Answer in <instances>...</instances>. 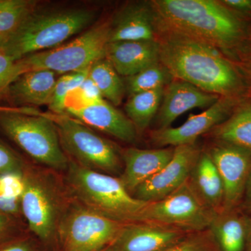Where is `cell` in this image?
Here are the masks:
<instances>
[{"label":"cell","instance_id":"cell-1","mask_svg":"<svg viewBox=\"0 0 251 251\" xmlns=\"http://www.w3.org/2000/svg\"><path fill=\"white\" fill-rule=\"evenodd\" d=\"M156 39L160 62L174 79L221 97L244 100L251 93L242 67L220 50L169 31H156Z\"/></svg>","mask_w":251,"mask_h":251},{"label":"cell","instance_id":"cell-2","mask_svg":"<svg viewBox=\"0 0 251 251\" xmlns=\"http://www.w3.org/2000/svg\"><path fill=\"white\" fill-rule=\"evenodd\" d=\"M156 31H169L201 41L234 61L251 35V26L217 0L150 1Z\"/></svg>","mask_w":251,"mask_h":251},{"label":"cell","instance_id":"cell-3","mask_svg":"<svg viewBox=\"0 0 251 251\" xmlns=\"http://www.w3.org/2000/svg\"><path fill=\"white\" fill-rule=\"evenodd\" d=\"M94 10L72 9L33 11L9 36L2 50L15 61L54 49L86 29L95 19Z\"/></svg>","mask_w":251,"mask_h":251},{"label":"cell","instance_id":"cell-4","mask_svg":"<svg viewBox=\"0 0 251 251\" xmlns=\"http://www.w3.org/2000/svg\"><path fill=\"white\" fill-rule=\"evenodd\" d=\"M67 171L68 186L78 202L114 221L136 222L148 203L133 197L120 178L92 171L74 161H69Z\"/></svg>","mask_w":251,"mask_h":251},{"label":"cell","instance_id":"cell-5","mask_svg":"<svg viewBox=\"0 0 251 251\" xmlns=\"http://www.w3.org/2000/svg\"><path fill=\"white\" fill-rule=\"evenodd\" d=\"M109 38L110 23H103L71 42L26 56L16 61L17 78L31 71L49 70L62 75L90 68L105 57Z\"/></svg>","mask_w":251,"mask_h":251},{"label":"cell","instance_id":"cell-6","mask_svg":"<svg viewBox=\"0 0 251 251\" xmlns=\"http://www.w3.org/2000/svg\"><path fill=\"white\" fill-rule=\"evenodd\" d=\"M0 128L34 161L55 171H67L70 161L49 115L0 112Z\"/></svg>","mask_w":251,"mask_h":251},{"label":"cell","instance_id":"cell-7","mask_svg":"<svg viewBox=\"0 0 251 251\" xmlns=\"http://www.w3.org/2000/svg\"><path fill=\"white\" fill-rule=\"evenodd\" d=\"M58 131L63 150L80 166L92 171L117 174L122 169L118 151L110 142L67 115H49Z\"/></svg>","mask_w":251,"mask_h":251},{"label":"cell","instance_id":"cell-8","mask_svg":"<svg viewBox=\"0 0 251 251\" xmlns=\"http://www.w3.org/2000/svg\"><path fill=\"white\" fill-rule=\"evenodd\" d=\"M21 210L28 227L41 242L50 244L57 239L61 217L60 201L49 176L29 167L22 176Z\"/></svg>","mask_w":251,"mask_h":251},{"label":"cell","instance_id":"cell-9","mask_svg":"<svg viewBox=\"0 0 251 251\" xmlns=\"http://www.w3.org/2000/svg\"><path fill=\"white\" fill-rule=\"evenodd\" d=\"M123 225L79 203L62 214L57 239L62 251H100L111 245Z\"/></svg>","mask_w":251,"mask_h":251},{"label":"cell","instance_id":"cell-10","mask_svg":"<svg viewBox=\"0 0 251 251\" xmlns=\"http://www.w3.org/2000/svg\"><path fill=\"white\" fill-rule=\"evenodd\" d=\"M216 215L201 202L186 181L163 199L148 202L136 222L156 223L194 232L209 229Z\"/></svg>","mask_w":251,"mask_h":251},{"label":"cell","instance_id":"cell-11","mask_svg":"<svg viewBox=\"0 0 251 251\" xmlns=\"http://www.w3.org/2000/svg\"><path fill=\"white\" fill-rule=\"evenodd\" d=\"M206 151L224 184V211L240 207L251 171V152L232 144L214 140Z\"/></svg>","mask_w":251,"mask_h":251},{"label":"cell","instance_id":"cell-12","mask_svg":"<svg viewBox=\"0 0 251 251\" xmlns=\"http://www.w3.org/2000/svg\"><path fill=\"white\" fill-rule=\"evenodd\" d=\"M201 151L196 143L175 147L171 161L135 188L132 196L143 202H153L175 192L187 181Z\"/></svg>","mask_w":251,"mask_h":251},{"label":"cell","instance_id":"cell-13","mask_svg":"<svg viewBox=\"0 0 251 251\" xmlns=\"http://www.w3.org/2000/svg\"><path fill=\"white\" fill-rule=\"evenodd\" d=\"M244 100L220 97L199 115H190L188 120L176 128L168 127L151 131L150 138L158 147H175L196 143L200 136L206 135L216 126L226 121Z\"/></svg>","mask_w":251,"mask_h":251},{"label":"cell","instance_id":"cell-14","mask_svg":"<svg viewBox=\"0 0 251 251\" xmlns=\"http://www.w3.org/2000/svg\"><path fill=\"white\" fill-rule=\"evenodd\" d=\"M191 232L152 222L124 224L110 247L115 251H161Z\"/></svg>","mask_w":251,"mask_h":251},{"label":"cell","instance_id":"cell-15","mask_svg":"<svg viewBox=\"0 0 251 251\" xmlns=\"http://www.w3.org/2000/svg\"><path fill=\"white\" fill-rule=\"evenodd\" d=\"M220 97L185 81L173 79L163 90L161 105L156 115L157 129L171 127L178 117L188 110L209 108Z\"/></svg>","mask_w":251,"mask_h":251},{"label":"cell","instance_id":"cell-16","mask_svg":"<svg viewBox=\"0 0 251 251\" xmlns=\"http://www.w3.org/2000/svg\"><path fill=\"white\" fill-rule=\"evenodd\" d=\"M105 58L119 75L131 76L160 62L159 43L157 39L110 42Z\"/></svg>","mask_w":251,"mask_h":251},{"label":"cell","instance_id":"cell-17","mask_svg":"<svg viewBox=\"0 0 251 251\" xmlns=\"http://www.w3.org/2000/svg\"><path fill=\"white\" fill-rule=\"evenodd\" d=\"M156 39L155 17L150 1L126 5L110 23L109 43Z\"/></svg>","mask_w":251,"mask_h":251},{"label":"cell","instance_id":"cell-18","mask_svg":"<svg viewBox=\"0 0 251 251\" xmlns=\"http://www.w3.org/2000/svg\"><path fill=\"white\" fill-rule=\"evenodd\" d=\"M175 148L154 150L127 148L121 156L125 169L120 177L126 189L132 194L139 185L161 171L171 161Z\"/></svg>","mask_w":251,"mask_h":251},{"label":"cell","instance_id":"cell-19","mask_svg":"<svg viewBox=\"0 0 251 251\" xmlns=\"http://www.w3.org/2000/svg\"><path fill=\"white\" fill-rule=\"evenodd\" d=\"M67 113L82 124L126 143H133L137 139L138 130L126 115L105 100L86 108L67 110Z\"/></svg>","mask_w":251,"mask_h":251},{"label":"cell","instance_id":"cell-20","mask_svg":"<svg viewBox=\"0 0 251 251\" xmlns=\"http://www.w3.org/2000/svg\"><path fill=\"white\" fill-rule=\"evenodd\" d=\"M187 181L196 196L209 210L216 214L224 211V184L206 150H202Z\"/></svg>","mask_w":251,"mask_h":251},{"label":"cell","instance_id":"cell-21","mask_svg":"<svg viewBox=\"0 0 251 251\" xmlns=\"http://www.w3.org/2000/svg\"><path fill=\"white\" fill-rule=\"evenodd\" d=\"M49 70L28 72L9 86L11 97L16 101L30 105H49L57 78Z\"/></svg>","mask_w":251,"mask_h":251},{"label":"cell","instance_id":"cell-22","mask_svg":"<svg viewBox=\"0 0 251 251\" xmlns=\"http://www.w3.org/2000/svg\"><path fill=\"white\" fill-rule=\"evenodd\" d=\"M249 217L239 208L214 216L209 229L220 251H244Z\"/></svg>","mask_w":251,"mask_h":251},{"label":"cell","instance_id":"cell-23","mask_svg":"<svg viewBox=\"0 0 251 251\" xmlns=\"http://www.w3.org/2000/svg\"><path fill=\"white\" fill-rule=\"evenodd\" d=\"M208 134L214 141L232 144L251 152V102L239 104L226 121Z\"/></svg>","mask_w":251,"mask_h":251},{"label":"cell","instance_id":"cell-24","mask_svg":"<svg viewBox=\"0 0 251 251\" xmlns=\"http://www.w3.org/2000/svg\"><path fill=\"white\" fill-rule=\"evenodd\" d=\"M163 90L164 88H160L130 96L125 104V112L138 131L146 129L153 117H156Z\"/></svg>","mask_w":251,"mask_h":251},{"label":"cell","instance_id":"cell-25","mask_svg":"<svg viewBox=\"0 0 251 251\" xmlns=\"http://www.w3.org/2000/svg\"><path fill=\"white\" fill-rule=\"evenodd\" d=\"M89 77L103 98L114 105L121 104L126 94L125 82L108 59L104 57L94 63L90 68Z\"/></svg>","mask_w":251,"mask_h":251},{"label":"cell","instance_id":"cell-26","mask_svg":"<svg viewBox=\"0 0 251 251\" xmlns=\"http://www.w3.org/2000/svg\"><path fill=\"white\" fill-rule=\"evenodd\" d=\"M173 79L169 71L160 62L135 75L126 77L124 81L126 94L130 97L140 92L165 88Z\"/></svg>","mask_w":251,"mask_h":251},{"label":"cell","instance_id":"cell-27","mask_svg":"<svg viewBox=\"0 0 251 251\" xmlns=\"http://www.w3.org/2000/svg\"><path fill=\"white\" fill-rule=\"evenodd\" d=\"M36 4L30 0H0V34L10 36L17 30Z\"/></svg>","mask_w":251,"mask_h":251},{"label":"cell","instance_id":"cell-28","mask_svg":"<svg viewBox=\"0 0 251 251\" xmlns=\"http://www.w3.org/2000/svg\"><path fill=\"white\" fill-rule=\"evenodd\" d=\"M23 190L22 176L0 175V211L14 219L23 215L21 196Z\"/></svg>","mask_w":251,"mask_h":251},{"label":"cell","instance_id":"cell-29","mask_svg":"<svg viewBox=\"0 0 251 251\" xmlns=\"http://www.w3.org/2000/svg\"><path fill=\"white\" fill-rule=\"evenodd\" d=\"M103 100V97H102L98 87L88 77L80 87L72 91L68 95L67 111L69 110H77L91 106L100 103Z\"/></svg>","mask_w":251,"mask_h":251},{"label":"cell","instance_id":"cell-30","mask_svg":"<svg viewBox=\"0 0 251 251\" xmlns=\"http://www.w3.org/2000/svg\"><path fill=\"white\" fill-rule=\"evenodd\" d=\"M161 251H220L209 229L191 232L181 242Z\"/></svg>","mask_w":251,"mask_h":251},{"label":"cell","instance_id":"cell-31","mask_svg":"<svg viewBox=\"0 0 251 251\" xmlns=\"http://www.w3.org/2000/svg\"><path fill=\"white\" fill-rule=\"evenodd\" d=\"M27 168L22 158L0 140V175L23 176Z\"/></svg>","mask_w":251,"mask_h":251},{"label":"cell","instance_id":"cell-32","mask_svg":"<svg viewBox=\"0 0 251 251\" xmlns=\"http://www.w3.org/2000/svg\"><path fill=\"white\" fill-rule=\"evenodd\" d=\"M69 82V74L62 75L57 78L52 99L49 105V108L54 115H66L67 97L71 92Z\"/></svg>","mask_w":251,"mask_h":251},{"label":"cell","instance_id":"cell-33","mask_svg":"<svg viewBox=\"0 0 251 251\" xmlns=\"http://www.w3.org/2000/svg\"><path fill=\"white\" fill-rule=\"evenodd\" d=\"M16 62L2 50H0V92L9 88L17 79Z\"/></svg>","mask_w":251,"mask_h":251},{"label":"cell","instance_id":"cell-34","mask_svg":"<svg viewBox=\"0 0 251 251\" xmlns=\"http://www.w3.org/2000/svg\"><path fill=\"white\" fill-rule=\"evenodd\" d=\"M0 251H39V249L34 239L21 235L0 242Z\"/></svg>","mask_w":251,"mask_h":251},{"label":"cell","instance_id":"cell-35","mask_svg":"<svg viewBox=\"0 0 251 251\" xmlns=\"http://www.w3.org/2000/svg\"><path fill=\"white\" fill-rule=\"evenodd\" d=\"M21 235L16 219L0 211V242Z\"/></svg>","mask_w":251,"mask_h":251},{"label":"cell","instance_id":"cell-36","mask_svg":"<svg viewBox=\"0 0 251 251\" xmlns=\"http://www.w3.org/2000/svg\"><path fill=\"white\" fill-rule=\"evenodd\" d=\"M235 62L242 67L251 86V35L237 52Z\"/></svg>","mask_w":251,"mask_h":251},{"label":"cell","instance_id":"cell-37","mask_svg":"<svg viewBox=\"0 0 251 251\" xmlns=\"http://www.w3.org/2000/svg\"><path fill=\"white\" fill-rule=\"evenodd\" d=\"M221 2L245 19L251 18V0H222Z\"/></svg>","mask_w":251,"mask_h":251},{"label":"cell","instance_id":"cell-38","mask_svg":"<svg viewBox=\"0 0 251 251\" xmlns=\"http://www.w3.org/2000/svg\"><path fill=\"white\" fill-rule=\"evenodd\" d=\"M239 209L249 215L251 214V171Z\"/></svg>","mask_w":251,"mask_h":251},{"label":"cell","instance_id":"cell-39","mask_svg":"<svg viewBox=\"0 0 251 251\" xmlns=\"http://www.w3.org/2000/svg\"><path fill=\"white\" fill-rule=\"evenodd\" d=\"M0 112H18L26 115H40V112L31 107H7L0 105Z\"/></svg>","mask_w":251,"mask_h":251},{"label":"cell","instance_id":"cell-40","mask_svg":"<svg viewBox=\"0 0 251 251\" xmlns=\"http://www.w3.org/2000/svg\"><path fill=\"white\" fill-rule=\"evenodd\" d=\"M244 251H251V214H249V224H248L247 234V238H246Z\"/></svg>","mask_w":251,"mask_h":251},{"label":"cell","instance_id":"cell-41","mask_svg":"<svg viewBox=\"0 0 251 251\" xmlns=\"http://www.w3.org/2000/svg\"><path fill=\"white\" fill-rule=\"evenodd\" d=\"M9 36L1 35L0 34V50L4 49L6 45L8 40H9Z\"/></svg>","mask_w":251,"mask_h":251},{"label":"cell","instance_id":"cell-42","mask_svg":"<svg viewBox=\"0 0 251 251\" xmlns=\"http://www.w3.org/2000/svg\"><path fill=\"white\" fill-rule=\"evenodd\" d=\"M100 251H114V249H112L110 246H109V247L105 248V249H103V250Z\"/></svg>","mask_w":251,"mask_h":251}]
</instances>
